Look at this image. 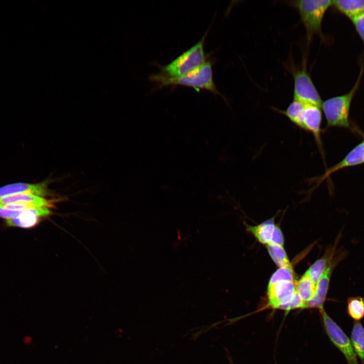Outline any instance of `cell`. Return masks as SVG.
<instances>
[{"mask_svg": "<svg viewBox=\"0 0 364 364\" xmlns=\"http://www.w3.org/2000/svg\"><path fill=\"white\" fill-rule=\"evenodd\" d=\"M305 64L303 63L301 68L292 71L294 79L293 100L322 108L323 101L307 72Z\"/></svg>", "mask_w": 364, "mask_h": 364, "instance_id": "obj_5", "label": "cell"}, {"mask_svg": "<svg viewBox=\"0 0 364 364\" xmlns=\"http://www.w3.org/2000/svg\"><path fill=\"white\" fill-rule=\"evenodd\" d=\"M266 246L270 257L279 267L292 266L284 246L271 243Z\"/></svg>", "mask_w": 364, "mask_h": 364, "instance_id": "obj_20", "label": "cell"}, {"mask_svg": "<svg viewBox=\"0 0 364 364\" xmlns=\"http://www.w3.org/2000/svg\"><path fill=\"white\" fill-rule=\"evenodd\" d=\"M289 3L299 14L307 41L309 42L315 34L322 36V21L326 11L332 6V1L297 0Z\"/></svg>", "mask_w": 364, "mask_h": 364, "instance_id": "obj_3", "label": "cell"}, {"mask_svg": "<svg viewBox=\"0 0 364 364\" xmlns=\"http://www.w3.org/2000/svg\"><path fill=\"white\" fill-rule=\"evenodd\" d=\"M364 163V141L353 148L345 157L337 163L328 168L321 176L315 179L318 187L330 175L342 169L355 166Z\"/></svg>", "mask_w": 364, "mask_h": 364, "instance_id": "obj_9", "label": "cell"}, {"mask_svg": "<svg viewBox=\"0 0 364 364\" xmlns=\"http://www.w3.org/2000/svg\"><path fill=\"white\" fill-rule=\"evenodd\" d=\"M347 313L355 321L364 317V298L361 296L350 297L347 300Z\"/></svg>", "mask_w": 364, "mask_h": 364, "instance_id": "obj_19", "label": "cell"}, {"mask_svg": "<svg viewBox=\"0 0 364 364\" xmlns=\"http://www.w3.org/2000/svg\"><path fill=\"white\" fill-rule=\"evenodd\" d=\"M150 79L161 87L181 85L192 87L198 92L205 89L220 95L214 81L212 64L210 61H206L198 69L178 77H168L159 73L150 75Z\"/></svg>", "mask_w": 364, "mask_h": 364, "instance_id": "obj_1", "label": "cell"}, {"mask_svg": "<svg viewBox=\"0 0 364 364\" xmlns=\"http://www.w3.org/2000/svg\"><path fill=\"white\" fill-rule=\"evenodd\" d=\"M332 6L350 20L364 13V0L332 1Z\"/></svg>", "mask_w": 364, "mask_h": 364, "instance_id": "obj_14", "label": "cell"}, {"mask_svg": "<svg viewBox=\"0 0 364 364\" xmlns=\"http://www.w3.org/2000/svg\"><path fill=\"white\" fill-rule=\"evenodd\" d=\"M276 226L274 218L255 226L246 224L247 231L260 243L266 245L270 243Z\"/></svg>", "mask_w": 364, "mask_h": 364, "instance_id": "obj_13", "label": "cell"}, {"mask_svg": "<svg viewBox=\"0 0 364 364\" xmlns=\"http://www.w3.org/2000/svg\"><path fill=\"white\" fill-rule=\"evenodd\" d=\"M206 33L195 45L184 52L167 65L161 67L160 73L163 76L175 78L191 72L206 62L204 52Z\"/></svg>", "mask_w": 364, "mask_h": 364, "instance_id": "obj_4", "label": "cell"}, {"mask_svg": "<svg viewBox=\"0 0 364 364\" xmlns=\"http://www.w3.org/2000/svg\"><path fill=\"white\" fill-rule=\"evenodd\" d=\"M304 108L305 104L293 100L285 110H278V111L286 116L295 125L303 129Z\"/></svg>", "mask_w": 364, "mask_h": 364, "instance_id": "obj_18", "label": "cell"}, {"mask_svg": "<svg viewBox=\"0 0 364 364\" xmlns=\"http://www.w3.org/2000/svg\"><path fill=\"white\" fill-rule=\"evenodd\" d=\"M284 237L283 233L278 226H276L272 237L270 243L284 246Z\"/></svg>", "mask_w": 364, "mask_h": 364, "instance_id": "obj_23", "label": "cell"}, {"mask_svg": "<svg viewBox=\"0 0 364 364\" xmlns=\"http://www.w3.org/2000/svg\"><path fill=\"white\" fill-rule=\"evenodd\" d=\"M322 112L321 108L311 105L305 104L303 114V130L312 134L317 145L323 154L321 140V124Z\"/></svg>", "mask_w": 364, "mask_h": 364, "instance_id": "obj_10", "label": "cell"}, {"mask_svg": "<svg viewBox=\"0 0 364 364\" xmlns=\"http://www.w3.org/2000/svg\"><path fill=\"white\" fill-rule=\"evenodd\" d=\"M25 203L36 205L37 207H49L50 202L43 197L28 194L8 196L0 198V205L9 203Z\"/></svg>", "mask_w": 364, "mask_h": 364, "instance_id": "obj_15", "label": "cell"}, {"mask_svg": "<svg viewBox=\"0 0 364 364\" xmlns=\"http://www.w3.org/2000/svg\"><path fill=\"white\" fill-rule=\"evenodd\" d=\"M47 186L46 182L35 184L19 183L7 185L0 188V198L20 194H32L42 197L48 193Z\"/></svg>", "mask_w": 364, "mask_h": 364, "instance_id": "obj_11", "label": "cell"}, {"mask_svg": "<svg viewBox=\"0 0 364 364\" xmlns=\"http://www.w3.org/2000/svg\"><path fill=\"white\" fill-rule=\"evenodd\" d=\"M362 73V70L355 83L348 93L329 98L323 102L322 108L326 120L327 127L348 128L350 127V106L359 86Z\"/></svg>", "mask_w": 364, "mask_h": 364, "instance_id": "obj_2", "label": "cell"}, {"mask_svg": "<svg viewBox=\"0 0 364 364\" xmlns=\"http://www.w3.org/2000/svg\"><path fill=\"white\" fill-rule=\"evenodd\" d=\"M296 281H281L268 284L267 306L273 309H281L289 303L296 294Z\"/></svg>", "mask_w": 364, "mask_h": 364, "instance_id": "obj_8", "label": "cell"}, {"mask_svg": "<svg viewBox=\"0 0 364 364\" xmlns=\"http://www.w3.org/2000/svg\"><path fill=\"white\" fill-rule=\"evenodd\" d=\"M350 341L357 358L364 364V327L360 321L353 323Z\"/></svg>", "mask_w": 364, "mask_h": 364, "instance_id": "obj_17", "label": "cell"}, {"mask_svg": "<svg viewBox=\"0 0 364 364\" xmlns=\"http://www.w3.org/2000/svg\"><path fill=\"white\" fill-rule=\"evenodd\" d=\"M281 281H295L292 266L280 267L271 277L268 284Z\"/></svg>", "mask_w": 364, "mask_h": 364, "instance_id": "obj_21", "label": "cell"}, {"mask_svg": "<svg viewBox=\"0 0 364 364\" xmlns=\"http://www.w3.org/2000/svg\"><path fill=\"white\" fill-rule=\"evenodd\" d=\"M351 20L364 44V13L353 18Z\"/></svg>", "mask_w": 364, "mask_h": 364, "instance_id": "obj_22", "label": "cell"}, {"mask_svg": "<svg viewBox=\"0 0 364 364\" xmlns=\"http://www.w3.org/2000/svg\"><path fill=\"white\" fill-rule=\"evenodd\" d=\"M324 329L332 343L341 351L347 364H360L351 342L341 328L328 315L324 308L319 309Z\"/></svg>", "mask_w": 364, "mask_h": 364, "instance_id": "obj_6", "label": "cell"}, {"mask_svg": "<svg viewBox=\"0 0 364 364\" xmlns=\"http://www.w3.org/2000/svg\"><path fill=\"white\" fill-rule=\"evenodd\" d=\"M296 293L304 303L306 304L315 295L316 284H315L305 273L298 281L295 283Z\"/></svg>", "mask_w": 364, "mask_h": 364, "instance_id": "obj_16", "label": "cell"}, {"mask_svg": "<svg viewBox=\"0 0 364 364\" xmlns=\"http://www.w3.org/2000/svg\"><path fill=\"white\" fill-rule=\"evenodd\" d=\"M51 213V211L47 207L32 208L29 213L19 217L6 219V223L9 226L29 228L36 225L40 217L48 216Z\"/></svg>", "mask_w": 364, "mask_h": 364, "instance_id": "obj_12", "label": "cell"}, {"mask_svg": "<svg viewBox=\"0 0 364 364\" xmlns=\"http://www.w3.org/2000/svg\"><path fill=\"white\" fill-rule=\"evenodd\" d=\"M363 141H364V138H363Z\"/></svg>", "mask_w": 364, "mask_h": 364, "instance_id": "obj_24", "label": "cell"}, {"mask_svg": "<svg viewBox=\"0 0 364 364\" xmlns=\"http://www.w3.org/2000/svg\"><path fill=\"white\" fill-rule=\"evenodd\" d=\"M347 254L345 250H339L330 261L317 283L315 296L306 304L305 308H316L321 309L324 308L332 272L337 264L346 257Z\"/></svg>", "mask_w": 364, "mask_h": 364, "instance_id": "obj_7", "label": "cell"}]
</instances>
